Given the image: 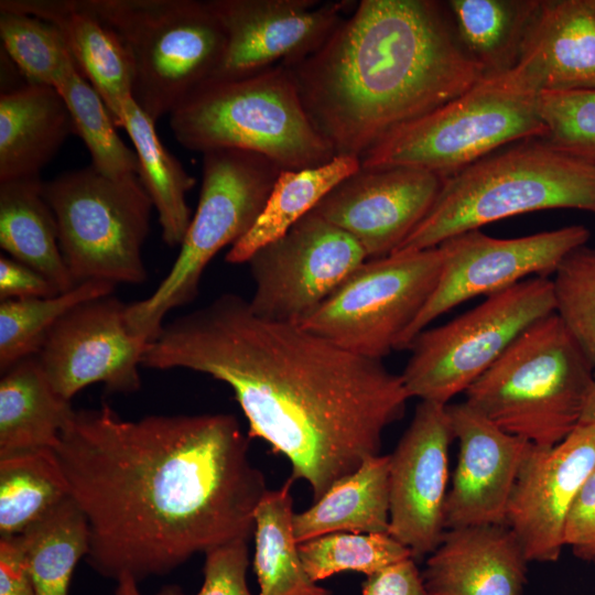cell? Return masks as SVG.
Returning <instances> with one entry per match:
<instances>
[{
  "mask_svg": "<svg viewBox=\"0 0 595 595\" xmlns=\"http://www.w3.org/2000/svg\"><path fill=\"white\" fill-rule=\"evenodd\" d=\"M249 440L226 413L126 420L106 403L75 410L54 452L88 523V564L139 583L248 542L268 491Z\"/></svg>",
  "mask_w": 595,
  "mask_h": 595,
  "instance_id": "cell-1",
  "label": "cell"
},
{
  "mask_svg": "<svg viewBox=\"0 0 595 595\" xmlns=\"http://www.w3.org/2000/svg\"><path fill=\"white\" fill-rule=\"evenodd\" d=\"M142 367L188 369L226 383L248 436L289 459L293 480L318 500L338 479L380 455L385 430L410 399L401 375L298 324L256 315L225 293L166 323L144 348Z\"/></svg>",
  "mask_w": 595,
  "mask_h": 595,
  "instance_id": "cell-2",
  "label": "cell"
},
{
  "mask_svg": "<svg viewBox=\"0 0 595 595\" xmlns=\"http://www.w3.org/2000/svg\"><path fill=\"white\" fill-rule=\"evenodd\" d=\"M283 65L335 154L359 159L484 77L433 0H361L315 52Z\"/></svg>",
  "mask_w": 595,
  "mask_h": 595,
  "instance_id": "cell-3",
  "label": "cell"
},
{
  "mask_svg": "<svg viewBox=\"0 0 595 595\" xmlns=\"http://www.w3.org/2000/svg\"><path fill=\"white\" fill-rule=\"evenodd\" d=\"M553 208L595 213V167L544 138L518 141L444 178L428 215L393 253L434 248L490 223Z\"/></svg>",
  "mask_w": 595,
  "mask_h": 595,
  "instance_id": "cell-4",
  "label": "cell"
},
{
  "mask_svg": "<svg viewBox=\"0 0 595 595\" xmlns=\"http://www.w3.org/2000/svg\"><path fill=\"white\" fill-rule=\"evenodd\" d=\"M170 128L185 149L253 152L281 170L320 166L336 155L281 63L244 77L205 83L170 115Z\"/></svg>",
  "mask_w": 595,
  "mask_h": 595,
  "instance_id": "cell-5",
  "label": "cell"
},
{
  "mask_svg": "<svg viewBox=\"0 0 595 595\" xmlns=\"http://www.w3.org/2000/svg\"><path fill=\"white\" fill-rule=\"evenodd\" d=\"M595 367L552 313L528 327L466 391V402L504 431L540 446L580 423Z\"/></svg>",
  "mask_w": 595,
  "mask_h": 595,
  "instance_id": "cell-6",
  "label": "cell"
},
{
  "mask_svg": "<svg viewBox=\"0 0 595 595\" xmlns=\"http://www.w3.org/2000/svg\"><path fill=\"white\" fill-rule=\"evenodd\" d=\"M539 96L509 71L484 76L453 100L389 132L360 158L361 167H415L447 178L507 144L545 138Z\"/></svg>",
  "mask_w": 595,
  "mask_h": 595,
  "instance_id": "cell-7",
  "label": "cell"
},
{
  "mask_svg": "<svg viewBox=\"0 0 595 595\" xmlns=\"http://www.w3.org/2000/svg\"><path fill=\"white\" fill-rule=\"evenodd\" d=\"M123 44L132 97L154 122L210 79L225 33L207 1L80 0Z\"/></svg>",
  "mask_w": 595,
  "mask_h": 595,
  "instance_id": "cell-8",
  "label": "cell"
},
{
  "mask_svg": "<svg viewBox=\"0 0 595 595\" xmlns=\"http://www.w3.org/2000/svg\"><path fill=\"white\" fill-rule=\"evenodd\" d=\"M281 171L253 152L217 149L203 153L198 204L178 255L152 294L128 303L127 321L134 335L151 342L171 311L197 296L205 268L252 227Z\"/></svg>",
  "mask_w": 595,
  "mask_h": 595,
  "instance_id": "cell-9",
  "label": "cell"
},
{
  "mask_svg": "<svg viewBox=\"0 0 595 595\" xmlns=\"http://www.w3.org/2000/svg\"><path fill=\"white\" fill-rule=\"evenodd\" d=\"M43 193L75 284L147 281L142 247L153 204L138 175L111 178L89 165L44 183Z\"/></svg>",
  "mask_w": 595,
  "mask_h": 595,
  "instance_id": "cell-10",
  "label": "cell"
},
{
  "mask_svg": "<svg viewBox=\"0 0 595 595\" xmlns=\"http://www.w3.org/2000/svg\"><path fill=\"white\" fill-rule=\"evenodd\" d=\"M555 313L551 279L533 277L486 296L454 320L422 331L401 374L410 398L448 404L533 323Z\"/></svg>",
  "mask_w": 595,
  "mask_h": 595,
  "instance_id": "cell-11",
  "label": "cell"
},
{
  "mask_svg": "<svg viewBox=\"0 0 595 595\" xmlns=\"http://www.w3.org/2000/svg\"><path fill=\"white\" fill-rule=\"evenodd\" d=\"M442 263L440 246L367 259L300 325L348 351L382 360L425 306Z\"/></svg>",
  "mask_w": 595,
  "mask_h": 595,
  "instance_id": "cell-12",
  "label": "cell"
},
{
  "mask_svg": "<svg viewBox=\"0 0 595 595\" xmlns=\"http://www.w3.org/2000/svg\"><path fill=\"white\" fill-rule=\"evenodd\" d=\"M367 259L350 235L311 212L247 261L255 282L250 309L300 325Z\"/></svg>",
  "mask_w": 595,
  "mask_h": 595,
  "instance_id": "cell-13",
  "label": "cell"
},
{
  "mask_svg": "<svg viewBox=\"0 0 595 595\" xmlns=\"http://www.w3.org/2000/svg\"><path fill=\"white\" fill-rule=\"evenodd\" d=\"M589 236L586 227L571 225L517 238H495L476 229L445 240L440 245L443 263L436 286L396 350L409 349L429 324L465 301L533 277L548 278Z\"/></svg>",
  "mask_w": 595,
  "mask_h": 595,
  "instance_id": "cell-14",
  "label": "cell"
},
{
  "mask_svg": "<svg viewBox=\"0 0 595 595\" xmlns=\"http://www.w3.org/2000/svg\"><path fill=\"white\" fill-rule=\"evenodd\" d=\"M127 306L112 294L82 302L48 333L36 356L63 398L71 401L94 383L111 393L140 388L139 368L148 343L130 329Z\"/></svg>",
  "mask_w": 595,
  "mask_h": 595,
  "instance_id": "cell-15",
  "label": "cell"
},
{
  "mask_svg": "<svg viewBox=\"0 0 595 595\" xmlns=\"http://www.w3.org/2000/svg\"><path fill=\"white\" fill-rule=\"evenodd\" d=\"M207 2L225 33L224 54L209 80L244 77L312 54L342 22L350 4L316 0Z\"/></svg>",
  "mask_w": 595,
  "mask_h": 595,
  "instance_id": "cell-16",
  "label": "cell"
},
{
  "mask_svg": "<svg viewBox=\"0 0 595 595\" xmlns=\"http://www.w3.org/2000/svg\"><path fill=\"white\" fill-rule=\"evenodd\" d=\"M447 404L420 401L389 463V534L413 559L431 554L446 531L448 448L454 440Z\"/></svg>",
  "mask_w": 595,
  "mask_h": 595,
  "instance_id": "cell-17",
  "label": "cell"
},
{
  "mask_svg": "<svg viewBox=\"0 0 595 595\" xmlns=\"http://www.w3.org/2000/svg\"><path fill=\"white\" fill-rule=\"evenodd\" d=\"M594 470V424H578L553 446L529 444L506 516L528 562L559 559L567 513Z\"/></svg>",
  "mask_w": 595,
  "mask_h": 595,
  "instance_id": "cell-18",
  "label": "cell"
},
{
  "mask_svg": "<svg viewBox=\"0 0 595 595\" xmlns=\"http://www.w3.org/2000/svg\"><path fill=\"white\" fill-rule=\"evenodd\" d=\"M442 183L415 167H360L312 212L350 235L368 259H379L392 255L424 219Z\"/></svg>",
  "mask_w": 595,
  "mask_h": 595,
  "instance_id": "cell-19",
  "label": "cell"
},
{
  "mask_svg": "<svg viewBox=\"0 0 595 595\" xmlns=\"http://www.w3.org/2000/svg\"><path fill=\"white\" fill-rule=\"evenodd\" d=\"M458 461L444 506L446 530L506 524L507 507L530 441L510 434L466 401L447 404Z\"/></svg>",
  "mask_w": 595,
  "mask_h": 595,
  "instance_id": "cell-20",
  "label": "cell"
},
{
  "mask_svg": "<svg viewBox=\"0 0 595 595\" xmlns=\"http://www.w3.org/2000/svg\"><path fill=\"white\" fill-rule=\"evenodd\" d=\"M511 75L538 95L595 89V11L587 0H540Z\"/></svg>",
  "mask_w": 595,
  "mask_h": 595,
  "instance_id": "cell-21",
  "label": "cell"
},
{
  "mask_svg": "<svg viewBox=\"0 0 595 595\" xmlns=\"http://www.w3.org/2000/svg\"><path fill=\"white\" fill-rule=\"evenodd\" d=\"M523 551L506 524L446 530L422 578L429 595H521Z\"/></svg>",
  "mask_w": 595,
  "mask_h": 595,
  "instance_id": "cell-22",
  "label": "cell"
},
{
  "mask_svg": "<svg viewBox=\"0 0 595 595\" xmlns=\"http://www.w3.org/2000/svg\"><path fill=\"white\" fill-rule=\"evenodd\" d=\"M0 9L43 19L55 25L71 56L121 127L125 102L132 97V71L117 34L85 9L80 0H1Z\"/></svg>",
  "mask_w": 595,
  "mask_h": 595,
  "instance_id": "cell-23",
  "label": "cell"
},
{
  "mask_svg": "<svg viewBox=\"0 0 595 595\" xmlns=\"http://www.w3.org/2000/svg\"><path fill=\"white\" fill-rule=\"evenodd\" d=\"M69 110L53 86L28 83L0 96V182L36 178L67 137Z\"/></svg>",
  "mask_w": 595,
  "mask_h": 595,
  "instance_id": "cell-24",
  "label": "cell"
},
{
  "mask_svg": "<svg viewBox=\"0 0 595 595\" xmlns=\"http://www.w3.org/2000/svg\"><path fill=\"white\" fill-rule=\"evenodd\" d=\"M74 411L53 388L36 355L15 363L0 379V457L54 450Z\"/></svg>",
  "mask_w": 595,
  "mask_h": 595,
  "instance_id": "cell-25",
  "label": "cell"
},
{
  "mask_svg": "<svg viewBox=\"0 0 595 595\" xmlns=\"http://www.w3.org/2000/svg\"><path fill=\"white\" fill-rule=\"evenodd\" d=\"M389 455L367 458L304 511L295 512L298 543L334 532L389 533Z\"/></svg>",
  "mask_w": 595,
  "mask_h": 595,
  "instance_id": "cell-26",
  "label": "cell"
},
{
  "mask_svg": "<svg viewBox=\"0 0 595 595\" xmlns=\"http://www.w3.org/2000/svg\"><path fill=\"white\" fill-rule=\"evenodd\" d=\"M40 177L0 182V247L43 274L58 292L74 283L64 261L56 219Z\"/></svg>",
  "mask_w": 595,
  "mask_h": 595,
  "instance_id": "cell-27",
  "label": "cell"
},
{
  "mask_svg": "<svg viewBox=\"0 0 595 595\" xmlns=\"http://www.w3.org/2000/svg\"><path fill=\"white\" fill-rule=\"evenodd\" d=\"M361 167L360 159L335 155L326 164L282 170L259 217L226 255L229 263H244L263 246L284 235L342 181Z\"/></svg>",
  "mask_w": 595,
  "mask_h": 595,
  "instance_id": "cell-28",
  "label": "cell"
},
{
  "mask_svg": "<svg viewBox=\"0 0 595 595\" xmlns=\"http://www.w3.org/2000/svg\"><path fill=\"white\" fill-rule=\"evenodd\" d=\"M121 127L129 134L139 161L138 176L151 198L169 247L181 246L192 215L186 194L196 180L161 143L155 122L130 97L123 105Z\"/></svg>",
  "mask_w": 595,
  "mask_h": 595,
  "instance_id": "cell-29",
  "label": "cell"
},
{
  "mask_svg": "<svg viewBox=\"0 0 595 595\" xmlns=\"http://www.w3.org/2000/svg\"><path fill=\"white\" fill-rule=\"evenodd\" d=\"M540 0H450L446 10L466 54L484 76L510 71Z\"/></svg>",
  "mask_w": 595,
  "mask_h": 595,
  "instance_id": "cell-30",
  "label": "cell"
},
{
  "mask_svg": "<svg viewBox=\"0 0 595 595\" xmlns=\"http://www.w3.org/2000/svg\"><path fill=\"white\" fill-rule=\"evenodd\" d=\"M286 480L268 490L255 513L253 570L258 595H331L307 574L293 531V498Z\"/></svg>",
  "mask_w": 595,
  "mask_h": 595,
  "instance_id": "cell-31",
  "label": "cell"
},
{
  "mask_svg": "<svg viewBox=\"0 0 595 595\" xmlns=\"http://www.w3.org/2000/svg\"><path fill=\"white\" fill-rule=\"evenodd\" d=\"M69 496L53 448L0 457V537L22 534Z\"/></svg>",
  "mask_w": 595,
  "mask_h": 595,
  "instance_id": "cell-32",
  "label": "cell"
},
{
  "mask_svg": "<svg viewBox=\"0 0 595 595\" xmlns=\"http://www.w3.org/2000/svg\"><path fill=\"white\" fill-rule=\"evenodd\" d=\"M36 595H68L78 561L89 551V528L69 496L20 534Z\"/></svg>",
  "mask_w": 595,
  "mask_h": 595,
  "instance_id": "cell-33",
  "label": "cell"
},
{
  "mask_svg": "<svg viewBox=\"0 0 595 595\" xmlns=\"http://www.w3.org/2000/svg\"><path fill=\"white\" fill-rule=\"evenodd\" d=\"M116 285L87 281L53 296L0 302V371L36 355L55 324L82 302L112 294Z\"/></svg>",
  "mask_w": 595,
  "mask_h": 595,
  "instance_id": "cell-34",
  "label": "cell"
},
{
  "mask_svg": "<svg viewBox=\"0 0 595 595\" xmlns=\"http://www.w3.org/2000/svg\"><path fill=\"white\" fill-rule=\"evenodd\" d=\"M55 88L63 97L76 133L87 147L91 164L100 174L111 178L138 175L139 161L118 136L104 100L82 75L74 61Z\"/></svg>",
  "mask_w": 595,
  "mask_h": 595,
  "instance_id": "cell-35",
  "label": "cell"
},
{
  "mask_svg": "<svg viewBox=\"0 0 595 595\" xmlns=\"http://www.w3.org/2000/svg\"><path fill=\"white\" fill-rule=\"evenodd\" d=\"M299 552L314 582L347 571L369 576L412 558L411 550L389 533H328L299 543Z\"/></svg>",
  "mask_w": 595,
  "mask_h": 595,
  "instance_id": "cell-36",
  "label": "cell"
},
{
  "mask_svg": "<svg viewBox=\"0 0 595 595\" xmlns=\"http://www.w3.org/2000/svg\"><path fill=\"white\" fill-rule=\"evenodd\" d=\"M3 46L31 84L55 87L73 62L58 29L34 15L0 9Z\"/></svg>",
  "mask_w": 595,
  "mask_h": 595,
  "instance_id": "cell-37",
  "label": "cell"
},
{
  "mask_svg": "<svg viewBox=\"0 0 595 595\" xmlns=\"http://www.w3.org/2000/svg\"><path fill=\"white\" fill-rule=\"evenodd\" d=\"M553 275L555 314L595 367V246L572 250Z\"/></svg>",
  "mask_w": 595,
  "mask_h": 595,
  "instance_id": "cell-38",
  "label": "cell"
},
{
  "mask_svg": "<svg viewBox=\"0 0 595 595\" xmlns=\"http://www.w3.org/2000/svg\"><path fill=\"white\" fill-rule=\"evenodd\" d=\"M539 110L548 129L544 139L595 167V89L543 93Z\"/></svg>",
  "mask_w": 595,
  "mask_h": 595,
  "instance_id": "cell-39",
  "label": "cell"
},
{
  "mask_svg": "<svg viewBox=\"0 0 595 595\" xmlns=\"http://www.w3.org/2000/svg\"><path fill=\"white\" fill-rule=\"evenodd\" d=\"M247 541H236L205 553L204 581L195 595H252L247 584Z\"/></svg>",
  "mask_w": 595,
  "mask_h": 595,
  "instance_id": "cell-40",
  "label": "cell"
},
{
  "mask_svg": "<svg viewBox=\"0 0 595 595\" xmlns=\"http://www.w3.org/2000/svg\"><path fill=\"white\" fill-rule=\"evenodd\" d=\"M563 544L595 564V470L577 494L565 520Z\"/></svg>",
  "mask_w": 595,
  "mask_h": 595,
  "instance_id": "cell-41",
  "label": "cell"
},
{
  "mask_svg": "<svg viewBox=\"0 0 595 595\" xmlns=\"http://www.w3.org/2000/svg\"><path fill=\"white\" fill-rule=\"evenodd\" d=\"M61 292L43 274L8 256H0V300L53 296Z\"/></svg>",
  "mask_w": 595,
  "mask_h": 595,
  "instance_id": "cell-42",
  "label": "cell"
},
{
  "mask_svg": "<svg viewBox=\"0 0 595 595\" xmlns=\"http://www.w3.org/2000/svg\"><path fill=\"white\" fill-rule=\"evenodd\" d=\"M363 595H429L414 559H408L367 576Z\"/></svg>",
  "mask_w": 595,
  "mask_h": 595,
  "instance_id": "cell-43",
  "label": "cell"
},
{
  "mask_svg": "<svg viewBox=\"0 0 595 595\" xmlns=\"http://www.w3.org/2000/svg\"><path fill=\"white\" fill-rule=\"evenodd\" d=\"M0 595H36L20 534L0 537Z\"/></svg>",
  "mask_w": 595,
  "mask_h": 595,
  "instance_id": "cell-44",
  "label": "cell"
},
{
  "mask_svg": "<svg viewBox=\"0 0 595 595\" xmlns=\"http://www.w3.org/2000/svg\"><path fill=\"white\" fill-rule=\"evenodd\" d=\"M115 595H142L138 587V582L130 575H123L117 580ZM155 595H184L177 585H166Z\"/></svg>",
  "mask_w": 595,
  "mask_h": 595,
  "instance_id": "cell-45",
  "label": "cell"
},
{
  "mask_svg": "<svg viewBox=\"0 0 595 595\" xmlns=\"http://www.w3.org/2000/svg\"><path fill=\"white\" fill-rule=\"evenodd\" d=\"M578 424H594L595 425V380H594L593 388L586 400Z\"/></svg>",
  "mask_w": 595,
  "mask_h": 595,
  "instance_id": "cell-46",
  "label": "cell"
},
{
  "mask_svg": "<svg viewBox=\"0 0 595 595\" xmlns=\"http://www.w3.org/2000/svg\"><path fill=\"white\" fill-rule=\"evenodd\" d=\"M589 6L593 8V10L595 11V0H587Z\"/></svg>",
  "mask_w": 595,
  "mask_h": 595,
  "instance_id": "cell-47",
  "label": "cell"
},
{
  "mask_svg": "<svg viewBox=\"0 0 595 595\" xmlns=\"http://www.w3.org/2000/svg\"><path fill=\"white\" fill-rule=\"evenodd\" d=\"M595 214V213H594Z\"/></svg>",
  "mask_w": 595,
  "mask_h": 595,
  "instance_id": "cell-48",
  "label": "cell"
}]
</instances>
